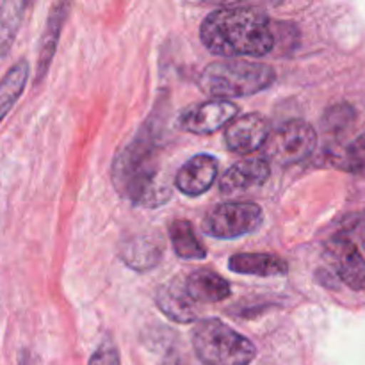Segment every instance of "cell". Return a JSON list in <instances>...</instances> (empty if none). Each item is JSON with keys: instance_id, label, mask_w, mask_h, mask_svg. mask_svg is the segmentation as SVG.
<instances>
[{"instance_id": "obj_10", "label": "cell", "mask_w": 365, "mask_h": 365, "mask_svg": "<svg viewBox=\"0 0 365 365\" xmlns=\"http://www.w3.org/2000/svg\"><path fill=\"white\" fill-rule=\"evenodd\" d=\"M217 173H220V163L216 157L209 153H198L178 170L175 177V187L182 195L191 196V198L202 196L212 187Z\"/></svg>"}, {"instance_id": "obj_21", "label": "cell", "mask_w": 365, "mask_h": 365, "mask_svg": "<svg viewBox=\"0 0 365 365\" xmlns=\"http://www.w3.org/2000/svg\"><path fill=\"white\" fill-rule=\"evenodd\" d=\"M334 164L349 173L365 177V134L356 138L341 157H334Z\"/></svg>"}, {"instance_id": "obj_8", "label": "cell", "mask_w": 365, "mask_h": 365, "mask_svg": "<svg viewBox=\"0 0 365 365\" xmlns=\"http://www.w3.org/2000/svg\"><path fill=\"white\" fill-rule=\"evenodd\" d=\"M327 259L342 282L353 291L365 289V259L346 234H337L327 242Z\"/></svg>"}, {"instance_id": "obj_17", "label": "cell", "mask_w": 365, "mask_h": 365, "mask_svg": "<svg viewBox=\"0 0 365 365\" xmlns=\"http://www.w3.org/2000/svg\"><path fill=\"white\" fill-rule=\"evenodd\" d=\"M29 78V63L20 59L7 70V73L0 78V123L9 114L14 103L24 93Z\"/></svg>"}, {"instance_id": "obj_1", "label": "cell", "mask_w": 365, "mask_h": 365, "mask_svg": "<svg viewBox=\"0 0 365 365\" xmlns=\"http://www.w3.org/2000/svg\"><path fill=\"white\" fill-rule=\"evenodd\" d=\"M160 130L152 116L114 159V187L132 205L155 209L170 202L171 187L160 171Z\"/></svg>"}, {"instance_id": "obj_9", "label": "cell", "mask_w": 365, "mask_h": 365, "mask_svg": "<svg viewBox=\"0 0 365 365\" xmlns=\"http://www.w3.org/2000/svg\"><path fill=\"white\" fill-rule=\"evenodd\" d=\"M269 138V121L259 113H250L230 121L225 130V145L230 152L253 153L262 148Z\"/></svg>"}, {"instance_id": "obj_18", "label": "cell", "mask_w": 365, "mask_h": 365, "mask_svg": "<svg viewBox=\"0 0 365 365\" xmlns=\"http://www.w3.org/2000/svg\"><path fill=\"white\" fill-rule=\"evenodd\" d=\"M170 239L175 253L185 260H203L207 248L196 237L195 228L187 220H175L170 225Z\"/></svg>"}, {"instance_id": "obj_3", "label": "cell", "mask_w": 365, "mask_h": 365, "mask_svg": "<svg viewBox=\"0 0 365 365\" xmlns=\"http://www.w3.org/2000/svg\"><path fill=\"white\" fill-rule=\"evenodd\" d=\"M277 81V71L264 63L246 59L216 61L203 68L198 77V88L203 95L214 100H228L252 96Z\"/></svg>"}, {"instance_id": "obj_2", "label": "cell", "mask_w": 365, "mask_h": 365, "mask_svg": "<svg viewBox=\"0 0 365 365\" xmlns=\"http://www.w3.org/2000/svg\"><path fill=\"white\" fill-rule=\"evenodd\" d=\"M203 46L223 57H262L273 52L277 39L271 20L253 7H220L200 27Z\"/></svg>"}, {"instance_id": "obj_19", "label": "cell", "mask_w": 365, "mask_h": 365, "mask_svg": "<svg viewBox=\"0 0 365 365\" xmlns=\"http://www.w3.org/2000/svg\"><path fill=\"white\" fill-rule=\"evenodd\" d=\"M27 7L29 2L21 0H6L0 4V57H6L13 48Z\"/></svg>"}, {"instance_id": "obj_13", "label": "cell", "mask_w": 365, "mask_h": 365, "mask_svg": "<svg viewBox=\"0 0 365 365\" xmlns=\"http://www.w3.org/2000/svg\"><path fill=\"white\" fill-rule=\"evenodd\" d=\"M164 241L157 232H141L121 245V259L130 269L145 273L163 262Z\"/></svg>"}, {"instance_id": "obj_23", "label": "cell", "mask_w": 365, "mask_h": 365, "mask_svg": "<svg viewBox=\"0 0 365 365\" xmlns=\"http://www.w3.org/2000/svg\"><path fill=\"white\" fill-rule=\"evenodd\" d=\"M160 365H185V362L177 355V353H170V355L164 356L163 364Z\"/></svg>"}, {"instance_id": "obj_12", "label": "cell", "mask_w": 365, "mask_h": 365, "mask_svg": "<svg viewBox=\"0 0 365 365\" xmlns=\"http://www.w3.org/2000/svg\"><path fill=\"white\" fill-rule=\"evenodd\" d=\"M155 303L160 312L178 324L195 323L198 319V303L189 298L185 278H173L160 285L155 292Z\"/></svg>"}, {"instance_id": "obj_5", "label": "cell", "mask_w": 365, "mask_h": 365, "mask_svg": "<svg viewBox=\"0 0 365 365\" xmlns=\"http://www.w3.org/2000/svg\"><path fill=\"white\" fill-rule=\"evenodd\" d=\"M264 221V210L253 202H225L210 210L202 223L209 237L230 241L259 230Z\"/></svg>"}, {"instance_id": "obj_14", "label": "cell", "mask_w": 365, "mask_h": 365, "mask_svg": "<svg viewBox=\"0 0 365 365\" xmlns=\"http://www.w3.org/2000/svg\"><path fill=\"white\" fill-rule=\"evenodd\" d=\"M70 9H71V4L68 2H56L52 7H50L48 20H46V27L41 38V48H39L36 82H39L43 77H45L50 64H52V59L53 56H56V50H57V43H59L61 32H63V25L64 21L68 20Z\"/></svg>"}, {"instance_id": "obj_20", "label": "cell", "mask_w": 365, "mask_h": 365, "mask_svg": "<svg viewBox=\"0 0 365 365\" xmlns=\"http://www.w3.org/2000/svg\"><path fill=\"white\" fill-rule=\"evenodd\" d=\"M355 121V109L349 103H335L324 113L323 116V128L327 134L341 135Z\"/></svg>"}, {"instance_id": "obj_16", "label": "cell", "mask_w": 365, "mask_h": 365, "mask_svg": "<svg viewBox=\"0 0 365 365\" xmlns=\"http://www.w3.org/2000/svg\"><path fill=\"white\" fill-rule=\"evenodd\" d=\"M228 269L237 274L252 277H282L289 273V264L282 257L271 253H237L228 260Z\"/></svg>"}, {"instance_id": "obj_7", "label": "cell", "mask_w": 365, "mask_h": 365, "mask_svg": "<svg viewBox=\"0 0 365 365\" xmlns=\"http://www.w3.org/2000/svg\"><path fill=\"white\" fill-rule=\"evenodd\" d=\"M239 107L228 100H209L182 110L177 118L180 130L196 135H209L235 120Z\"/></svg>"}, {"instance_id": "obj_22", "label": "cell", "mask_w": 365, "mask_h": 365, "mask_svg": "<svg viewBox=\"0 0 365 365\" xmlns=\"http://www.w3.org/2000/svg\"><path fill=\"white\" fill-rule=\"evenodd\" d=\"M88 365H121L120 351L113 341H103L89 359Z\"/></svg>"}, {"instance_id": "obj_11", "label": "cell", "mask_w": 365, "mask_h": 365, "mask_svg": "<svg viewBox=\"0 0 365 365\" xmlns=\"http://www.w3.org/2000/svg\"><path fill=\"white\" fill-rule=\"evenodd\" d=\"M271 168L264 157H246L232 164L220 180V191L223 195H235L250 189L260 187L267 182Z\"/></svg>"}, {"instance_id": "obj_15", "label": "cell", "mask_w": 365, "mask_h": 365, "mask_svg": "<svg viewBox=\"0 0 365 365\" xmlns=\"http://www.w3.org/2000/svg\"><path fill=\"white\" fill-rule=\"evenodd\" d=\"M185 291L195 303H220L230 298V284L210 269H196L185 278Z\"/></svg>"}, {"instance_id": "obj_4", "label": "cell", "mask_w": 365, "mask_h": 365, "mask_svg": "<svg viewBox=\"0 0 365 365\" xmlns=\"http://www.w3.org/2000/svg\"><path fill=\"white\" fill-rule=\"evenodd\" d=\"M191 341L203 365H250L257 356L255 344L248 337L214 317L196 323Z\"/></svg>"}, {"instance_id": "obj_6", "label": "cell", "mask_w": 365, "mask_h": 365, "mask_svg": "<svg viewBox=\"0 0 365 365\" xmlns=\"http://www.w3.org/2000/svg\"><path fill=\"white\" fill-rule=\"evenodd\" d=\"M264 146L271 160L291 166L312 155L317 146V132L305 120H289L269 134Z\"/></svg>"}]
</instances>
